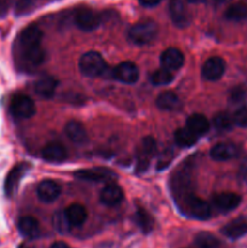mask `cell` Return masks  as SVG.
<instances>
[{"label": "cell", "instance_id": "6da1fadb", "mask_svg": "<svg viewBox=\"0 0 247 248\" xmlns=\"http://www.w3.org/2000/svg\"><path fill=\"white\" fill-rule=\"evenodd\" d=\"M159 33L157 24L154 21H140L133 24L128 31V39L136 45H147L155 40Z\"/></svg>", "mask_w": 247, "mask_h": 248}, {"label": "cell", "instance_id": "7a4b0ae2", "mask_svg": "<svg viewBox=\"0 0 247 248\" xmlns=\"http://www.w3.org/2000/svg\"><path fill=\"white\" fill-rule=\"evenodd\" d=\"M79 69L82 75L89 78H97L106 74L107 63L96 51H89L80 57Z\"/></svg>", "mask_w": 247, "mask_h": 248}, {"label": "cell", "instance_id": "3957f363", "mask_svg": "<svg viewBox=\"0 0 247 248\" xmlns=\"http://www.w3.org/2000/svg\"><path fill=\"white\" fill-rule=\"evenodd\" d=\"M182 208L189 217L195 219L206 220L211 217V208L208 203L193 194H188L182 199Z\"/></svg>", "mask_w": 247, "mask_h": 248}, {"label": "cell", "instance_id": "277c9868", "mask_svg": "<svg viewBox=\"0 0 247 248\" xmlns=\"http://www.w3.org/2000/svg\"><path fill=\"white\" fill-rule=\"evenodd\" d=\"M74 177L80 181L101 183V182L111 181L115 178L116 174L107 167H91V169L77 170L74 172Z\"/></svg>", "mask_w": 247, "mask_h": 248}, {"label": "cell", "instance_id": "5b68a950", "mask_svg": "<svg viewBox=\"0 0 247 248\" xmlns=\"http://www.w3.org/2000/svg\"><path fill=\"white\" fill-rule=\"evenodd\" d=\"M101 17L93 10L89 7H81L75 12V24L84 31H92L98 28Z\"/></svg>", "mask_w": 247, "mask_h": 248}, {"label": "cell", "instance_id": "8992f818", "mask_svg": "<svg viewBox=\"0 0 247 248\" xmlns=\"http://www.w3.org/2000/svg\"><path fill=\"white\" fill-rule=\"evenodd\" d=\"M157 152V144L153 137H144L140 142L139 148H138V162H137V171L145 172L149 167L150 157L154 156L155 153Z\"/></svg>", "mask_w": 247, "mask_h": 248}, {"label": "cell", "instance_id": "52a82bcc", "mask_svg": "<svg viewBox=\"0 0 247 248\" xmlns=\"http://www.w3.org/2000/svg\"><path fill=\"white\" fill-rule=\"evenodd\" d=\"M31 169L28 164L26 162H22V164L16 165L14 169H11V171L9 172V174L6 176L4 184V191L6 194V196L11 198L14 196V194L16 193V190L18 189L19 182L22 181V178L24 177V174L28 172V170Z\"/></svg>", "mask_w": 247, "mask_h": 248}, {"label": "cell", "instance_id": "ba28073f", "mask_svg": "<svg viewBox=\"0 0 247 248\" xmlns=\"http://www.w3.org/2000/svg\"><path fill=\"white\" fill-rule=\"evenodd\" d=\"M36 111L35 103L28 96H16L11 102V113L18 119H29Z\"/></svg>", "mask_w": 247, "mask_h": 248}, {"label": "cell", "instance_id": "9c48e42d", "mask_svg": "<svg viewBox=\"0 0 247 248\" xmlns=\"http://www.w3.org/2000/svg\"><path fill=\"white\" fill-rule=\"evenodd\" d=\"M225 72V62L218 56L210 57L201 68V75L208 81H216L223 77Z\"/></svg>", "mask_w": 247, "mask_h": 248}, {"label": "cell", "instance_id": "30bf717a", "mask_svg": "<svg viewBox=\"0 0 247 248\" xmlns=\"http://www.w3.org/2000/svg\"><path fill=\"white\" fill-rule=\"evenodd\" d=\"M113 78L124 84H135L139 78V70L133 62H121L113 69Z\"/></svg>", "mask_w": 247, "mask_h": 248}, {"label": "cell", "instance_id": "8fae6325", "mask_svg": "<svg viewBox=\"0 0 247 248\" xmlns=\"http://www.w3.org/2000/svg\"><path fill=\"white\" fill-rule=\"evenodd\" d=\"M36 195H38L39 200L43 202H53L61 195V186L52 179H44L38 184Z\"/></svg>", "mask_w": 247, "mask_h": 248}, {"label": "cell", "instance_id": "7c38bea8", "mask_svg": "<svg viewBox=\"0 0 247 248\" xmlns=\"http://www.w3.org/2000/svg\"><path fill=\"white\" fill-rule=\"evenodd\" d=\"M160 63L167 70H178L184 64V55L178 48L169 47L160 56Z\"/></svg>", "mask_w": 247, "mask_h": 248}, {"label": "cell", "instance_id": "4fadbf2b", "mask_svg": "<svg viewBox=\"0 0 247 248\" xmlns=\"http://www.w3.org/2000/svg\"><path fill=\"white\" fill-rule=\"evenodd\" d=\"M239 153L240 149L236 144L225 142L213 145L210 152V155L215 161H228V160L236 157Z\"/></svg>", "mask_w": 247, "mask_h": 248}, {"label": "cell", "instance_id": "5bb4252c", "mask_svg": "<svg viewBox=\"0 0 247 248\" xmlns=\"http://www.w3.org/2000/svg\"><path fill=\"white\" fill-rule=\"evenodd\" d=\"M43 40V31L39 27L36 26H29L24 28L19 34L18 44L21 50H26V48L34 47L41 44Z\"/></svg>", "mask_w": 247, "mask_h": 248}, {"label": "cell", "instance_id": "9a60e30c", "mask_svg": "<svg viewBox=\"0 0 247 248\" xmlns=\"http://www.w3.org/2000/svg\"><path fill=\"white\" fill-rule=\"evenodd\" d=\"M222 234L228 239L237 240L247 234V218L239 217L232 219L222 228Z\"/></svg>", "mask_w": 247, "mask_h": 248}, {"label": "cell", "instance_id": "2e32d148", "mask_svg": "<svg viewBox=\"0 0 247 248\" xmlns=\"http://www.w3.org/2000/svg\"><path fill=\"white\" fill-rule=\"evenodd\" d=\"M170 16L172 22L179 28H184L189 24V15L186 11L184 2L182 0H171L170 1Z\"/></svg>", "mask_w": 247, "mask_h": 248}, {"label": "cell", "instance_id": "e0dca14e", "mask_svg": "<svg viewBox=\"0 0 247 248\" xmlns=\"http://www.w3.org/2000/svg\"><path fill=\"white\" fill-rule=\"evenodd\" d=\"M213 203L218 210L223 212H229V211L235 210L237 206L241 203V196L235 193H220L215 195L213 198Z\"/></svg>", "mask_w": 247, "mask_h": 248}, {"label": "cell", "instance_id": "ac0fdd59", "mask_svg": "<svg viewBox=\"0 0 247 248\" xmlns=\"http://www.w3.org/2000/svg\"><path fill=\"white\" fill-rule=\"evenodd\" d=\"M64 133L73 143L75 144H84L87 140L86 128L81 123L75 120H70L65 124Z\"/></svg>", "mask_w": 247, "mask_h": 248}, {"label": "cell", "instance_id": "d6986e66", "mask_svg": "<svg viewBox=\"0 0 247 248\" xmlns=\"http://www.w3.org/2000/svg\"><path fill=\"white\" fill-rule=\"evenodd\" d=\"M123 199L124 191L118 184H108L101 191V201L106 206H109V207H114V206L119 205L123 201Z\"/></svg>", "mask_w": 247, "mask_h": 248}, {"label": "cell", "instance_id": "ffe728a7", "mask_svg": "<svg viewBox=\"0 0 247 248\" xmlns=\"http://www.w3.org/2000/svg\"><path fill=\"white\" fill-rule=\"evenodd\" d=\"M64 215L70 227H81L87 219V211L80 203H72L64 210Z\"/></svg>", "mask_w": 247, "mask_h": 248}, {"label": "cell", "instance_id": "44dd1931", "mask_svg": "<svg viewBox=\"0 0 247 248\" xmlns=\"http://www.w3.org/2000/svg\"><path fill=\"white\" fill-rule=\"evenodd\" d=\"M41 156L44 160L48 162H56V164H60V162L64 161L67 159L68 154L67 150L63 145L58 144V143H50L46 147L43 148L41 150Z\"/></svg>", "mask_w": 247, "mask_h": 248}, {"label": "cell", "instance_id": "7402d4cb", "mask_svg": "<svg viewBox=\"0 0 247 248\" xmlns=\"http://www.w3.org/2000/svg\"><path fill=\"white\" fill-rule=\"evenodd\" d=\"M156 106L157 108L161 109V110L166 111H174L178 110L182 107L181 99L177 96L174 92L172 91H165L157 96L156 98Z\"/></svg>", "mask_w": 247, "mask_h": 248}, {"label": "cell", "instance_id": "603a6c76", "mask_svg": "<svg viewBox=\"0 0 247 248\" xmlns=\"http://www.w3.org/2000/svg\"><path fill=\"white\" fill-rule=\"evenodd\" d=\"M210 121H208V119L206 118L205 115H202V114H193V115L189 116L188 120H186V127H188L194 135L198 136V137L206 135V133L208 132V130H210Z\"/></svg>", "mask_w": 247, "mask_h": 248}, {"label": "cell", "instance_id": "cb8c5ba5", "mask_svg": "<svg viewBox=\"0 0 247 248\" xmlns=\"http://www.w3.org/2000/svg\"><path fill=\"white\" fill-rule=\"evenodd\" d=\"M17 227H18L19 232L27 239H35V237L39 236V232H40L39 222L34 217H31V216L19 218Z\"/></svg>", "mask_w": 247, "mask_h": 248}, {"label": "cell", "instance_id": "d4e9b609", "mask_svg": "<svg viewBox=\"0 0 247 248\" xmlns=\"http://www.w3.org/2000/svg\"><path fill=\"white\" fill-rule=\"evenodd\" d=\"M56 89H57V81H56L52 77L41 78V79H39L38 81L35 82V86H34L36 94H38L39 97H41V98L45 99L53 97Z\"/></svg>", "mask_w": 247, "mask_h": 248}, {"label": "cell", "instance_id": "484cf974", "mask_svg": "<svg viewBox=\"0 0 247 248\" xmlns=\"http://www.w3.org/2000/svg\"><path fill=\"white\" fill-rule=\"evenodd\" d=\"M21 53L24 62L27 64L31 65V67H38V65H40L45 61V51L41 47V45L26 48V50H21Z\"/></svg>", "mask_w": 247, "mask_h": 248}, {"label": "cell", "instance_id": "4316f807", "mask_svg": "<svg viewBox=\"0 0 247 248\" xmlns=\"http://www.w3.org/2000/svg\"><path fill=\"white\" fill-rule=\"evenodd\" d=\"M225 17L229 21L241 22L247 19V0H240L230 5L225 11Z\"/></svg>", "mask_w": 247, "mask_h": 248}, {"label": "cell", "instance_id": "83f0119b", "mask_svg": "<svg viewBox=\"0 0 247 248\" xmlns=\"http://www.w3.org/2000/svg\"><path fill=\"white\" fill-rule=\"evenodd\" d=\"M198 136L194 135L188 127L178 128L174 132V140L182 148H190L195 145V143L198 142Z\"/></svg>", "mask_w": 247, "mask_h": 248}, {"label": "cell", "instance_id": "f1b7e54d", "mask_svg": "<svg viewBox=\"0 0 247 248\" xmlns=\"http://www.w3.org/2000/svg\"><path fill=\"white\" fill-rule=\"evenodd\" d=\"M135 222L143 232L148 234L154 228V219L144 208H137L135 213Z\"/></svg>", "mask_w": 247, "mask_h": 248}, {"label": "cell", "instance_id": "f546056e", "mask_svg": "<svg viewBox=\"0 0 247 248\" xmlns=\"http://www.w3.org/2000/svg\"><path fill=\"white\" fill-rule=\"evenodd\" d=\"M174 77L172 74L171 70H167L165 68L161 69H157L150 75V82L155 86H165V85H169L170 82L173 81Z\"/></svg>", "mask_w": 247, "mask_h": 248}, {"label": "cell", "instance_id": "4dcf8cb0", "mask_svg": "<svg viewBox=\"0 0 247 248\" xmlns=\"http://www.w3.org/2000/svg\"><path fill=\"white\" fill-rule=\"evenodd\" d=\"M212 124L216 130L225 132V131L232 130L234 126V120H232V116H230L228 113H218L217 115L213 116Z\"/></svg>", "mask_w": 247, "mask_h": 248}, {"label": "cell", "instance_id": "1f68e13d", "mask_svg": "<svg viewBox=\"0 0 247 248\" xmlns=\"http://www.w3.org/2000/svg\"><path fill=\"white\" fill-rule=\"evenodd\" d=\"M195 244L200 248H220V242L210 232H200L195 237Z\"/></svg>", "mask_w": 247, "mask_h": 248}, {"label": "cell", "instance_id": "d6a6232c", "mask_svg": "<svg viewBox=\"0 0 247 248\" xmlns=\"http://www.w3.org/2000/svg\"><path fill=\"white\" fill-rule=\"evenodd\" d=\"M53 225H55L56 229L60 232H67L69 230V222H68L67 217L64 215V211L63 212H58L53 216Z\"/></svg>", "mask_w": 247, "mask_h": 248}, {"label": "cell", "instance_id": "836d02e7", "mask_svg": "<svg viewBox=\"0 0 247 248\" xmlns=\"http://www.w3.org/2000/svg\"><path fill=\"white\" fill-rule=\"evenodd\" d=\"M173 150L172 149H166L165 152L161 153L160 155L159 160H157V165H156V169L157 170H165L170 164L172 162L173 160Z\"/></svg>", "mask_w": 247, "mask_h": 248}, {"label": "cell", "instance_id": "e575fe53", "mask_svg": "<svg viewBox=\"0 0 247 248\" xmlns=\"http://www.w3.org/2000/svg\"><path fill=\"white\" fill-rule=\"evenodd\" d=\"M232 120H234V125L239 126V127H247V108L246 107H241L235 111L232 115Z\"/></svg>", "mask_w": 247, "mask_h": 248}, {"label": "cell", "instance_id": "d590c367", "mask_svg": "<svg viewBox=\"0 0 247 248\" xmlns=\"http://www.w3.org/2000/svg\"><path fill=\"white\" fill-rule=\"evenodd\" d=\"M230 97H232V101H234V102L241 101V99L245 97V92L242 91L241 89H236L232 92Z\"/></svg>", "mask_w": 247, "mask_h": 248}, {"label": "cell", "instance_id": "8d00e7d4", "mask_svg": "<svg viewBox=\"0 0 247 248\" xmlns=\"http://www.w3.org/2000/svg\"><path fill=\"white\" fill-rule=\"evenodd\" d=\"M160 1H161V0H139V4L145 7H153L155 6V5L159 4Z\"/></svg>", "mask_w": 247, "mask_h": 248}, {"label": "cell", "instance_id": "74e56055", "mask_svg": "<svg viewBox=\"0 0 247 248\" xmlns=\"http://www.w3.org/2000/svg\"><path fill=\"white\" fill-rule=\"evenodd\" d=\"M50 248H70V247L68 246V245L65 244V242L57 241V242H55V244H53L52 246H51Z\"/></svg>", "mask_w": 247, "mask_h": 248}, {"label": "cell", "instance_id": "f35d334b", "mask_svg": "<svg viewBox=\"0 0 247 248\" xmlns=\"http://www.w3.org/2000/svg\"><path fill=\"white\" fill-rule=\"evenodd\" d=\"M189 2H193V4H200V2H203L205 0H188Z\"/></svg>", "mask_w": 247, "mask_h": 248}]
</instances>
